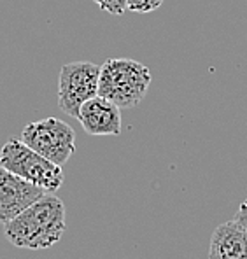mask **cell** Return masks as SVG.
Returning a JSON list of instances; mask_svg holds the SVG:
<instances>
[{"mask_svg":"<svg viewBox=\"0 0 247 259\" xmlns=\"http://www.w3.org/2000/svg\"><path fill=\"white\" fill-rule=\"evenodd\" d=\"M65 233V205L53 193L30 205L26 210L4 224V235L14 247L49 249Z\"/></svg>","mask_w":247,"mask_h":259,"instance_id":"obj_1","label":"cell"},{"mask_svg":"<svg viewBox=\"0 0 247 259\" xmlns=\"http://www.w3.org/2000/svg\"><path fill=\"white\" fill-rule=\"evenodd\" d=\"M151 81L146 65L132 58H111L100 67L98 95L119 109H134L144 100Z\"/></svg>","mask_w":247,"mask_h":259,"instance_id":"obj_2","label":"cell"},{"mask_svg":"<svg viewBox=\"0 0 247 259\" xmlns=\"http://www.w3.org/2000/svg\"><path fill=\"white\" fill-rule=\"evenodd\" d=\"M0 166L43 188L46 193L58 191L63 184L62 166L46 159L21 139L14 137H11L0 149Z\"/></svg>","mask_w":247,"mask_h":259,"instance_id":"obj_3","label":"cell"},{"mask_svg":"<svg viewBox=\"0 0 247 259\" xmlns=\"http://www.w3.org/2000/svg\"><path fill=\"white\" fill-rule=\"evenodd\" d=\"M21 140L55 165L63 166L75 152V133L70 124L58 117H46L28 123L21 132Z\"/></svg>","mask_w":247,"mask_h":259,"instance_id":"obj_4","label":"cell"},{"mask_svg":"<svg viewBox=\"0 0 247 259\" xmlns=\"http://www.w3.org/2000/svg\"><path fill=\"white\" fill-rule=\"evenodd\" d=\"M100 67L91 62L67 63L58 77V105L70 117L77 119L85 102L98 95Z\"/></svg>","mask_w":247,"mask_h":259,"instance_id":"obj_5","label":"cell"},{"mask_svg":"<svg viewBox=\"0 0 247 259\" xmlns=\"http://www.w3.org/2000/svg\"><path fill=\"white\" fill-rule=\"evenodd\" d=\"M44 194L43 188L0 166V224L21 214Z\"/></svg>","mask_w":247,"mask_h":259,"instance_id":"obj_6","label":"cell"},{"mask_svg":"<svg viewBox=\"0 0 247 259\" xmlns=\"http://www.w3.org/2000/svg\"><path fill=\"white\" fill-rule=\"evenodd\" d=\"M77 121L88 135H119L121 133V109L107 98H90L79 109Z\"/></svg>","mask_w":247,"mask_h":259,"instance_id":"obj_7","label":"cell"},{"mask_svg":"<svg viewBox=\"0 0 247 259\" xmlns=\"http://www.w3.org/2000/svg\"><path fill=\"white\" fill-rule=\"evenodd\" d=\"M209 259H247V231L235 219L214 230Z\"/></svg>","mask_w":247,"mask_h":259,"instance_id":"obj_8","label":"cell"},{"mask_svg":"<svg viewBox=\"0 0 247 259\" xmlns=\"http://www.w3.org/2000/svg\"><path fill=\"white\" fill-rule=\"evenodd\" d=\"M91 2L97 4L105 13L114 14V16H121L128 11V0H91Z\"/></svg>","mask_w":247,"mask_h":259,"instance_id":"obj_9","label":"cell"},{"mask_svg":"<svg viewBox=\"0 0 247 259\" xmlns=\"http://www.w3.org/2000/svg\"><path fill=\"white\" fill-rule=\"evenodd\" d=\"M161 4H163V0H128L127 6H128V11H130V13L146 14V13L156 11Z\"/></svg>","mask_w":247,"mask_h":259,"instance_id":"obj_10","label":"cell"},{"mask_svg":"<svg viewBox=\"0 0 247 259\" xmlns=\"http://www.w3.org/2000/svg\"><path fill=\"white\" fill-rule=\"evenodd\" d=\"M235 221H237V223L247 231V198L240 203V207H238V212H237V215H235Z\"/></svg>","mask_w":247,"mask_h":259,"instance_id":"obj_11","label":"cell"}]
</instances>
